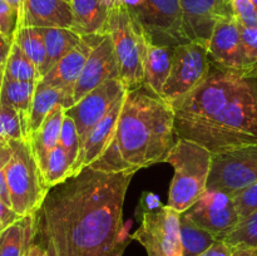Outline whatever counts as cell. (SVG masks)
Masks as SVG:
<instances>
[{
  "label": "cell",
  "instance_id": "6da1fadb",
  "mask_svg": "<svg viewBox=\"0 0 257 256\" xmlns=\"http://www.w3.org/2000/svg\"><path fill=\"white\" fill-rule=\"evenodd\" d=\"M135 173L84 167L49 188L35 212V242L49 256H122L132 240L123 203Z\"/></svg>",
  "mask_w": 257,
  "mask_h": 256
},
{
  "label": "cell",
  "instance_id": "7a4b0ae2",
  "mask_svg": "<svg viewBox=\"0 0 257 256\" xmlns=\"http://www.w3.org/2000/svg\"><path fill=\"white\" fill-rule=\"evenodd\" d=\"M173 109L177 138L211 153L257 145V67L231 69L211 59L206 79Z\"/></svg>",
  "mask_w": 257,
  "mask_h": 256
},
{
  "label": "cell",
  "instance_id": "3957f363",
  "mask_svg": "<svg viewBox=\"0 0 257 256\" xmlns=\"http://www.w3.org/2000/svg\"><path fill=\"white\" fill-rule=\"evenodd\" d=\"M175 109L146 83L125 90L115 137L94 163L99 170L140 171L165 162L176 143Z\"/></svg>",
  "mask_w": 257,
  "mask_h": 256
},
{
  "label": "cell",
  "instance_id": "277c9868",
  "mask_svg": "<svg viewBox=\"0 0 257 256\" xmlns=\"http://www.w3.org/2000/svg\"><path fill=\"white\" fill-rule=\"evenodd\" d=\"M165 162L175 168L167 205L182 213L207 190L212 153L198 143L177 138Z\"/></svg>",
  "mask_w": 257,
  "mask_h": 256
},
{
  "label": "cell",
  "instance_id": "5b68a950",
  "mask_svg": "<svg viewBox=\"0 0 257 256\" xmlns=\"http://www.w3.org/2000/svg\"><path fill=\"white\" fill-rule=\"evenodd\" d=\"M108 34L112 38L119 64V80L131 90L145 83V57L150 39L135 15L118 0L108 22Z\"/></svg>",
  "mask_w": 257,
  "mask_h": 256
},
{
  "label": "cell",
  "instance_id": "8992f818",
  "mask_svg": "<svg viewBox=\"0 0 257 256\" xmlns=\"http://www.w3.org/2000/svg\"><path fill=\"white\" fill-rule=\"evenodd\" d=\"M12 158L7 166V183L12 208L20 216L33 215L42 206L49 187L28 140L9 141Z\"/></svg>",
  "mask_w": 257,
  "mask_h": 256
},
{
  "label": "cell",
  "instance_id": "52a82bcc",
  "mask_svg": "<svg viewBox=\"0 0 257 256\" xmlns=\"http://www.w3.org/2000/svg\"><path fill=\"white\" fill-rule=\"evenodd\" d=\"M211 58L207 47L197 42H188L173 48L172 65L162 97L176 105L195 88L210 72Z\"/></svg>",
  "mask_w": 257,
  "mask_h": 256
},
{
  "label": "cell",
  "instance_id": "ba28073f",
  "mask_svg": "<svg viewBox=\"0 0 257 256\" xmlns=\"http://www.w3.org/2000/svg\"><path fill=\"white\" fill-rule=\"evenodd\" d=\"M181 213L168 205L141 213V225L132 235L147 256H183L180 232Z\"/></svg>",
  "mask_w": 257,
  "mask_h": 256
},
{
  "label": "cell",
  "instance_id": "9c48e42d",
  "mask_svg": "<svg viewBox=\"0 0 257 256\" xmlns=\"http://www.w3.org/2000/svg\"><path fill=\"white\" fill-rule=\"evenodd\" d=\"M257 181V145L212 153L207 190L233 192Z\"/></svg>",
  "mask_w": 257,
  "mask_h": 256
},
{
  "label": "cell",
  "instance_id": "30bf717a",
  "mask_svg": "<svg viewBox=\"0 0 257 256\" xmlns=\"http://www.w3.org/2000/svg\"><path fill=\"white\" fill-rule=\"evenodd\" d=\"M132 14L155 44L175 48L191 42L183 27L180 0H145L142 7Z\"/></svg>",
  "mask_w": 257,
  "mask_h": 256
},
{
  "label": "cell",
  "instance_id": "8fae6325",
  "mask_svg": "<svg viewBox=\"0 0 257 256\" xmlns=\"http://www.w3.org/2000/svg\"><path fill=\"white\" fill-rule=\"evenodd\" d=\"M182 213L217 240H223L240 223L232 196L221 191L206 190L200 200Z\"/></svg>",
  "mask_w": 257,
  "mask_h": 256
},
{
  "label": "cell",
  "instance_id": "7c38bea8",
  "mask_svg": "<svg viewBox=\"0 0 257 256\" xmlns=\"http://www.w3.org/2000/svg\"><path fill=\"white\" fill-rule=\"evenodd\" d=\"M125 90L118 78L109 79L64 110V114L74 120L82 146L90 131L107 114L112 105L124 95Z\"/></svg>",
  "mask_w": 257,
  "mask_h": 256
},
{
  "label": "cell",
  "instance_id": "4fadbf2b",
  "mask_svg": "<svg viewBox=\"0 0 257 256\" xmlns=\"http://www.w3.org/2000/svg\"><path fill=\"white\" fill-rule=\"evenodd\" d=\"M119 64L114 52L112 38L105 34L92 50L85 62L79 79L73 89V103H77L85 94L109 79H119Z\"/></svg>",
  "mask_w": 257,
  "mask_h": 256
},
{
  "label": "cell",
  "instance_id": "5bb4252c",
  "mask_svg": "<svg viewBox=\"0 0 257 256\" xmlns=\"http://www.w3.org/2000/svg\"><path fill=\"white\" fill-rule=\"evenodd\" d=\"M210 58L222 67L247 69L245 48L241 39L240 25L233 15L217 20L207 45Z\"/></svg>",
  "mask_w": 257,
  "mask_h": 256
},
{
  "label": "cell",
  "instance_id": "9a60e30c",
  "mask_svg": "<svg viewBox=\"0 0 257 256\" xmlns=\"http://www.w3.org/2000/svg\"><path fill=\"white\" fill-rule=\"evenodd\" d=\"M183 14V27L191 42L207 47L218 19L231 17L232 10L225 0H180Z\"/></svg>",
  "mask_w": 257,
  "mask_h": 256
},
{
  "label": "cell",
  "instance_id": "2e32d148",
  "mask_svg": "<svg viewBox=\"0 0 257 256\" xmlns=\"http://www.w3.org/2000/svg\"><path fill=\"white\" fill-rule=\"evenodd\" d=\"M105 34L83 35V39L75 48H73L67 55L62 58L42 80L47 84L64 90L73 100V89L79 79L85 62L95 45L103 39ZM74 104V103H73Z\"/></svg>",
  "mask_w": 257,
  "mask_h": 256
},
{
  "label": "cell",
  "instance_id": "e0dca14e",
  "mask_svg": "<svg viewBox=\"0 0 257 256\" xmlns=\"http://www.w3.org/2000/svg\"><path fill=\"white\" fill-rule=\"evenodd\" d=\"M123 100H124V95L120 97L112 105L107 114L90 131L87 140L84 141L82 146V151H80L79 158H78V162L75 165L74 171H73V176L79 173L84 167H88V166L97 162L112 145L115 137L118 118H119L120 109H122Z\"/></svg>",
  "mask_w": 257,
  "mask_h": 256
},
{
  "label": "cell",
  "instance_id": "ac0fdd59",
  "mask_svg": "<svg viewBox=\"0 0 257 256\" xmlns=\"http://www.w3.org/2000/svg\"><path fill=\"white\" fill-rule=\"evenodd\" d=\"M73 25H74V19H73L72 7L64 0H23L19 28L73 29Z\"/></svg>",
  "mask_w": 257,
  "mask_h": 256
},
{
  "label": "cell",
  "instance_id": "d6986e66",
  "mask_svg": "<svg viewBox=\"0 0 257 256\" xmlns=\"http://www.w3.org/2000/svg\"><path fill=\"white\" fill-rule=\"evenodd\" d=\"M118 0H72L74 25L73 30L80 35L108 34V22Z\"/></svg>",
  "mask_w": 257,
  "mask_h": 256
},
{
  "label": "cell",
  "instance_id": "ffe728a7",
  "mask_svg": "<svg viewBox=\"0 0 257 256\" xmlns=\"http://www.w3.org/2000/svg\"><path fill=\"white\" fill-rule=\"evenodd\" d=\"M58 105H63L67 109L73 105V100L64 90L47 84L42 79L37 83L34 97H33L32 110L29 117V140L42 125L45 118Z\"/></svg>",
  "mask_w": 257,
  "mask_h": 256
},
{
  "label": "cell",
  "instance_id": "44dd1931",
  "mask_svg": "<svg viewBox=\"0 0 257 256\" xmlns=\"http://www.w3.org/2000/svg\"><path fill=\"white\" fill-rule=\"evenodd\" d=\"M35 87H37L35 82H22V80L4 78L2 93H0V103L12 105L19 114L24 138L28 141H29V117Z\"/></svg>",
  "mask_w": 257,
  "mask_h": 256
},
{
  "label": "cell",
  "instance_id": "7402d4cb",
  "mask_svg": "<svg viewBox=\"0 0 257 256\" xmlns=\"http://www.w3.org/2000/svg\"><path fill=\"white\" fill-rule=\"evenodd\" d=\"M35 213L23 216L0 232V256H25L29 246L35 241Z\"/></svg>",
  "mask_w": 257,
  "mask_h": 256
},
{
  "label": "cell",
  "instance_id": "603a6c76",
  "mask_svg": "<svg viewBox=\"0 0 257 256\" xmlns=\"http://www.w3.org/2000/svg\"><path fill=\"white\" fill-rule=\"evenodd\" d=\"M173 48L158 45L150 40L145 57V83L162 95L172 65Z\"/></svg>",
  "mask_w": 257,
  "mask_h": 256
},
{
  "label": "cell",
  "instance_id": "cb8c5ba5",
  "mask_svg": "<svg viewBox=\"0 0 257 256\" xmlns=\"http://www.w3.org/2000/svg\"><path fill=\"white\" fill-rule=\"evenodd\" d=\"M42 32L47 50V62L43 69L42 78L67 55L73 48L77 47L83 39V35L68 28H39Z\"/></svg>",
  "mask_w": 257,
  "mask_h": 256
},
{
  "label": "cell",
  "instance_id": "d4e9b609",
  "mask_svg": "<svg viewBox=\"0 0 257 256\" xmlns=\"http://www.w3.org/2000/svg\"><path fill=\"white\" fill-rule=\"evenodd\" d=\"M64 110L65 108L63 105L54 108L42 123L39 130L30 137V146L38 163L42 162L45 156L58 146L64 119Z\"/></svg>",
  "mask_w": 257,
  "mask_h": 256
},
{
  "label": "cell",
  "instance_id": "484cf974",
  "mask_svg": "<svg viewBox=\"0 0 257 256\" xmlns=\"http://www.w3.org/2000/svg\"><path fill=\"white\" fill-rule=\"evenodd\" d=\"M180 232L183 256H197L207 250L217 238L196 225L185 213L180 216Z\"/></svg>",
  "mask_w": 257,
  "mask_h": 256
},
{
  "label": "cell",
  "instance_id": "4316f807",
  "mask_svg": "<svg viewBox=\"0 0 257 256\" xmlns=\"http://www.w3.org/2000/svg\"><path fill=\"white\" fill-rule=\"evenodd\" d=\"M39 167L49 188L64 182L73 176L72 162L59 145L53 148L42 162H39Z\"/></svg>",
  "mask_w": 257,
  "mask_h": 256
},
{
  "label": "cell",
  "instance_id": "83f0119b",
  "mask_svg": "<svg viewBox=\"0 0 257 256\" xmlns=\"http://www.w3.org/2000/svg\"><path fill=\"white\" fill-rule=\"evenodd\" d=\"M14 42L34 63L37 69L39 70L40 77H42L43 69H44L45 62H47V50H45L44 38H43L39 28H19L14 37Z\"/></svg>",
  "mask_w": 257,
  "mask_h": 256
},
{
  "label": "cell",
  "instance_id": "f1b7e54d",
  "mask_svg": "<svg viewBox=\"0 0 257 256\" xmlns=\"http://www.w3.org/2000/svg\"><path fill=\"white\" fill-rule=\"evenodd\" d=\"M4 70L5 78H9V79L35 83L42 79L39 70L37 69L34 63L27 57V54L15 42L12 45V50L8 57Z\"/></svg>",
  "mask_w": 257,
  "mask_h": 256
},
{
  "label": "cell",
  "instance_id": "f546056e",
  "mask_svg": "<svg viewBox=\"0 0 257 256\" xmlns=\"http://www.w3.org/2000/svg\"><path fill=\"white\" fill-rule=\"evenodd\" d=\"M223 241L232 247L257 248V210L241 221Z\"/></svg>",
  "mask_w": 257,
  "mask_h": 256
},
{
  "label": "cell",
  "instance_id": "4dcf8cb0",
  "mask_svg": "<svg viewBox=\"0 0 257 256\" xmlns=\"http://www.w3.org/2000/svg\"><path fill=\"white\" fill-rule=\"evenodd\" d=\"M12 140H25L22 120L12 105L0 103V142Z\"/></svg>",
  "mask_w": 257,
  "mask_h": 256
},
{
  "label": "cell",
  "instance_id": "1f68e13d",
  "mask_svg": "<svg viewBox=\"0 0 257 256\" xmlns=\"http://www.w3.org/2000/svg\"><path fill=\"white\" fill-rule=\"evenodd\" d=\"M58 145L65 151L68 158H69L70 162H72L73 165V171H74L75 165H77L78 162V158H79L80 151H82V143H80L74 120L65 114L64 119H63L62 132H60Z\"/></svg>",
  "mask_w": 257,
  "mask_h": 256
},
{
  "label": "cell",
  "instance_id": "d6a6232c",
  "mask_svg": "<svg viewBox=\"0 0 257 256\" xmlns=\"http://www.w3.org/2000/svg\"><path fill=\"white\" fill-rule=\"evenodd\" d=\"M231 196L233 198L241 222L257 210V181L242 190L236 191Z\"/></svg>",
  "mask_w": 257,
  "mask_h": 256
},
{
  "label": "cell",
  "instance_id": "836d02e7",
  "mask_svg": "<svg viewBox=\"0 0 257 256\" xmlns=\"http://www.w3.org/2000/svg\"><path fill=\"white\" fill-rule=\"evenodd\" d=\"M18 28H19L18 13L7 0H0V34L14 42Z\"/></svg>",
  "mask_w": 257,
  "mask_h": 256
},
{
  "label": "cell",
  "instance_id": "e575fe53",
  "mask_svg": "<svg viewBox=\"0 0 257 256\" xmlns=\"http://www.w3.org/2000/svg\"><path fill=\"white\" fill-rule=\"evenodd\" d=\"M230 5L238 24L246 28L257 27V10L251 0H230Z\"/></svg>",
  "mask_w": 257,
  "mask_h": 256
},
{
  "label": "cell",
  "instance_id": "d590c367",
  "mask_svg": "<svg viewBox=\"0 0 257 256\" xmlns=\"http://www.w3.org/2000/svg\"><path fill=\"white\" fill-rule=\"evenodd\" d=\"M12 147L7 141L0 142V200L12 207L9 190L7 183V166L12 158Z\"/></svg>",
  "mask_w": 257,
  "mask_h": 256
},
{
  "label": "cell",
  "instance_id": "8d00e7d4",
  "mask_svg": "<svg viewBox=\"0 0 257 256\" xmlns=\"http://www.w3.org/2000/svg\"><path fill=\"white\" fill-rule=\"evenodd\" d=\"M240 32L248 67L255 68L257 67V27L246 28L240 25Z\"/></svg>",
  "mask_w": 257,
  "mask_h": 256
},
{
  "label": "cell",
  "instance_id": "74e56055",
  "mask_svg": "<svg viewBox=\"0 0 257 256\" xmlns=\"http://www.w3.org/2000/svg\"><path fill=\"white\" fill-rule=\"evenodd\" d=\"M23 216L15 212L9 205H7L4 201L0 200V232L7 230L9 226H12L13 223L17 222Z\"/></svg>",
  "mask_w": 257,
  "mask_h": 256
},
{
  "label": "cell",
  "instance_id": "f35d334b",
  "mask_svg": "<svg viewBox=\"0 0 257 256\" xmlns=\"http://www.w3.org/2000/svg\"><path fill=\"white\" fill-rule=\"evenodd\" d=\"M233 247L223 240H216L207 250L197 256H232Z\"/></svg>",
  "mask_w": 257,
  "mask_h": 256
},
{
  "label": "cell",
  "instance_id": "ab89813d",
  "mask_svg": "<svg viewBox=\"0 0 257 256\" xmlns=\"http://www.w3.org/2000/svg\"><path fill=\"white\" fill-rule=\"evenodd\" d=\"M162 203H161L160 198H158L157 195L151 192H145L142 195V198H141L140 207L142 210V212L145 211H155L158 210L160 207H162Z\"/></svg>",
  "mask_w": 257,
  "mask_h": 256
},
{
  "label": "cell",
  "instance_id": "60d3db41",
  "mask_svg": "<svg viewBox=\"0 0 257 256\" xmlns=\"http://www.w3.org/2000/svg\"><path fill=\"white\" fill-rule=\"evenodd\" d=\"M13 43L14 42L7 39L4 35L0 34V67H5V64H7V60L10 54V50H12Z\"/></svg>",
  "mask_w": 257,
  "mask_h": 256
},
{
  "label": "cell",
  "instance_id": "b9f144b4",
  "mask_svg": "<svg viewBox=\"0 0 257 256\" xmlns=\"http://www.w3.org/2000/svg\"><path fill=\"white\" fill-rule=\"evenodd\" d=\"M25 256H45V250L38 242H33L29 246L28 251L25 252Z\"/></svg>",
  "mask_w": 257,
  "mask_h": 256
},
{
  "label": "cell",
  "instance_id": "7bdbcfd3",
  "mask_svg": "<svg viewBox=\"0 0 257 256\" xmlns=\"http://www.w3.org/2000/svg\"><path fill=\"white\" fill-rule=\"evenodd\" d=\"M232 256H257V248L233 247Z\"/></svg>",
  "mask_w": 257,
  "mask_h": 256
},
{
  "label": "cell",
  "instance_id": "ee69618b",
  "mask_svg": "<svg viewBox=\"0 0 257 256\" xmlns=\"http://www.w3.org/2000/svg\"><path fill=\"white\" fill-rule=\"evenodd\" d=\"M119 2L122 3V4H124L130 12L135 13L136 10H138L142 7L145 0H119Z\"/></svg>",
  "mask_w": 257,
  "mask_h": 256
},
{
  "label": "cell",
  "instance_id": "f6af8a7d",
  "mask_svg": "<svg viewBox=\"0 0 257 256\" xmlns=\"http://www.w3.org/2000/svg\"><path fill=\"white\" fill-rule=\"evenodd\" d=\"M7 2L14 8L15 12L18 13V15H19L20 18V14H22V8H23V0H7Z\"/></svg>",
  "mask_w": 257,
  "mask_h": 256
},
{
  "label": "cell",
  "instance_id": "bcb514c9",
  "mask_svg": "<svg viewBox=\"0 0 257 256\" xmlns=\"http://www.w3.org/2000/svg\"><path fill=\"white\" fill-rule=\"evenodd\" d=\"M4 78H5L4 67H0V93H2V88H3V83H4Z\"/></svg>",
  "mask_w": 257,
  "mask_h": 256
},
{
  "label": "cell",
  "instance_id": "7dc6e473",
  "mask_svg": "<svg viewBox=\"0 0 257 256\" xmlns=\"http://www.w3.org/2000/svg\"><path fill=\"white\" fill-rule=\"evenodd\" d=\"M225 3H226V5H227L228 8H230L231 9V5H230V0H225Z\"/></svg>",
  "mask_w": 257,
  "mask_h": 256
},
{
  "label": "cell",
  "instance_id": "c3c4849f",
  "mask_svg": "<svg viewBox=\"0 0 257 256\" xmlns=\"http://www.w3.org/2000/svg\"><path fill=\"white\" fill-rule=\"evenodd\" d=\"M251 2L253 3V5H255V8H256V10H257V0H251Z\"/></svg>",
  "mask_w": 257,
  "mask_h": 256
},
{
  "label": "cell",
  "instance_id": "681fc988",
  "mask_svg": "<svg viewBox=\"0 0 257 256\" xmlns=\"http://www.w3.org/2000/svg\"><path fill=\"white\" fill-rule=\"evenodd\" d=\"M65 3H68V4H70V3H72V0H64Z\"/></svg>",
  "mask_w": 257,
  "mask_h": 256
},
{
  "label": "cell",
  "instance_id": "f907efd6",
  "mask_svg": "<svg viewBox=\"0 0 257 256\" xmlns=\"http://www.w3.org/2000/svg\"><path fill=\"white\" fill-rule=\"evenodd\" d=\"M45 256H49V255H48V253H47V252H45Z\"/></svg>",
  "mask_w": 257,
  "mask_h": 256
}]
</instances>
